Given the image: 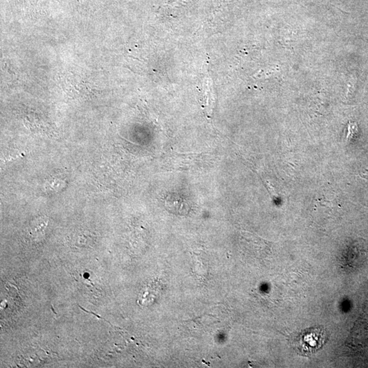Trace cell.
<instances>
[{"instance_id": "cell-1", "label": "cell", "mask_w": 368, "mask_h": 368, "mask_svg": "<svg viewBox=\"0 0 368 368\" xmlns=\"http://www.w3.org/2000/svg\"><path fill=\"white\" fill-rule=\"evenodd\" d=\"M325 333L321 329H310L302 333L300 338L297 339V349L301 353H315L322 347L325 341Z\"/></svg>"}]
</instances>
